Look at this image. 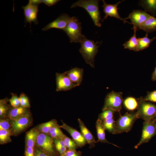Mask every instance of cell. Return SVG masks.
<instances>
[{"mask_svg":"<svg viewBox=\"0 0 156 156\" xmlns=\"http://www.w3.org/2000/svg\"><path fill=\"white\" fill-rule=\"evenodd\" d=\"M76 18L75 17H70L66 14H63L56 19L47 25L42 29L43 31H46L51 28H55L63 30L70 21Z\"/></svg>","mask_w":156,"mask_h":156,"instance_id":"obj_10","label":"cell"},{"mask_svg":"<svg viewBox=\"0 0 156 156\" xmlns=\"http://www.w3.org/2000/svg\"><path fill=\"white\" fill-rule=\"evenodd\" d=\"M11 125L10 121L7 119H1L0 120V130H11Z\"/></svg>","mask_w":156,"mask_h":156,"instance_id":"obj_35","label":"cell"},{"mask_svg":"<svg viewBox=\"0 0 156 156\" xmlns=\"http://www.w3.org/2000/svg\"><path fill=\"white\" fill-rule=\"evenodd\" d=\"M60 127L70 134L73 140L79 146H82L86 144V141L82 134L75 129L67 125L63 121L62 125Z\"/></svg>","mask_w":156,"mask_h":156,"instance_id":"obj_15","label":"cell"},{"mask_svg":"<svg viewBox=\"0 0 156 156\" xmlns=\"http://www.w3.org/2000/svg\"><path fill=\"white\" fill-rule=\"evenodd\" d=\"M11 97L9 100L11 106L13 107H16L20 106L19 97L16 94L11 93Z\"/></svg>","mask_w":156,"mask_h":156,"instance_id":"obj_34","label":"cell"},{"mask_svg":"<svg viewBox=\"0 0 156 156\" xmlns=\"http://www.w3.org/2000/svg\"><path fill=\"white\" fill-rule=\"evenodd\" d=\"M52 138L49 134L40 132L37 137L36 144L45 151L52 153L53 152Z\"/></svg>","mask_w":156,"mask_h":156,"instance_id":"obj_14","label":"cell"},{"mask_svg":"<svg viewBox=\"0 0 156 156\" xmlns=\"http://www.w3.org/2000/svg\"><path fill=\"white\" fill-rule=\"evenodd\" d=\"M55 145H58L63 146H66L64 141L62 140L55 138L54 140Z\"/></svg>","mask_w":156,"mask_h":156,"instance_id":"obj_42","label":"cell"},{"mask_svg":"<svg viewBox=\"0 0 156 156\" xmlns=\"http://www.w3.org/2000/svg\"><path fill=\"white\" fill-rule=\"evenodd\" d=\"M138 99L139 104L136 112L139 118L144 121L154 120L156 116V105L144 100L142 96Z\"/></svg>","mask_w":156,"mask_h":156,"instance_id":"obj_4","label":"cell"},{"mask_svg":"<svg viewBox=\"0 0 156 156\" xmlns=\"http://www.w3.org/2000/svg\"><path fill=\"white\" fill-rule=\"evenodd\" d=\"M124 0L119 1L117 3L114 4H107L104 0H102L103 5L101 7L103 8V11L105 15L103 19L102 22L107 18L108 16L114 17L118 19L123 21L124 23H126L131 24L125 18H122L119 15L118 12V5Z\"/></svg>","mask_w":156,"mask_h":156,"instance_id":"obj_13","label":"cell"},{"mask_svg":"<svg viewBox=\"0 0 156 156\" xmlns=\"http://www.w3.org/2000/svg\"><path fill=\"white\" fill-rule=\"evenodd\" d=\"M58 0H42V3L49 7L52 6L60 1Z\"/></svg>","mask_w":156,"mask_h":156,"instance_id":"obj_36","label":"cell"},{"mask_svg":"<svg viewBox=\"0 0 156 156\" xmlns=\"http://www.w3.org/2000/svg\"><path fill=\"white\" fill-rule=\"evenodd\" d=\"M34 156H35V155Z\"/></svg>","mask_w":156,"mask_h":156,"instance_id":"obj_49","label":"cell"},{"mask_svg":"<svg viewBox=\"0 0 156 156\" xmlns=\"http://www.w3.org/2000/svg\"><path fill=\"white\" fill-rule=\"evenodd\" d=\"M96 128L99 141L104 143L111 144L113 145L118 147L114 144L110 142L107 140L105 137V130L101 121L99 118L96 122Z\"/></svg>","mask_w":156,"mask_h":156,"instance_id":"obj_22","label":"cell"},{"mask_svg":"<svg viewBox=\"0 0 156 156\" xmlns=\"http://www.w3.org/2000/svg\"><path fill=\"white\" fill-rule=\"evenodd\" d=\"M57 123L56 120H52L38 125L36 128L40 133L48 134L51 128L58 125Z\"/></svg>","mask_w":156,"mask_h":156,"instance_id":"obj_26","label":"cell"},{"mask_svg":"<svg viewBox=\"0 0 156 156\" xmlns=\"http://www.w3.org/2000/svg\"><path fill=\"white\" fill-rule=\"evenodd\" d=\"M132 29L134 31L133 35L129 40L124 43L123 45L125 49L137 51L138 41V38L136 37V33L138 29L134 27H133Z\"/></svg>","mask_w":156,"mask_h":156,"instance_id":"obj_23","label":"cell"},{"mask_svg":"<svg viewBox=\"0 0 156 156\" xmlns=\"http://www.w3.org/2000/svg\"><path fill=\"white\" fill-rule=\"evenodd\" d=\"M139 5L143 8L145 11L150 13L153 16H156V0H140Z\"/></svg>","mask_w":156,"mask_h":156,"instance_id":"obj_18","label":"cell"},{"mask_svg":"<svg viewBox=\"0 0 156 156\" xmlns=\"http://www.w3.org/2000/svg\"><path fill=\"white\" fill-rule=\"evenodd\" d=\"M154 120H155L156 121V117H155V119H154Z\"/></svg>","mask_w":156,"mask_h":156,"instance_id":"obj_47","label":"cell"},{"mask_svg":"<svg viewBox=\"0 0 156 156\" xmlns=\"http://www.w3.org/2000/svg\"><path fill=\"white\" fill-rule=\"evenodd\" d=\"M101 121L105 130L112 134H116V121L114 118Z\"/></svg>","mask_w":156,"mask_h":156,"instance_id":"obj_27","label":"cell"},{"mask_svg":"<svg viewBox=\"0 0 156 156\" xmlns=\"http://www.w3.org/2000/svg\"><path fill=\"white\" fill-rule=\"evenodd\" d=\"M139 117L136 112H127L123 115H120L116 121V134L130 131L134 122Z\"/></svg>","mask_w":156,"mask_h":156,"instance_id":"obj_3","label":"cell"},{"mask_svg":"<svg viewBox=\"0 0 156 156\" xmlns=\"http://www.w3.org/2000/svg\"><path fill=\"white\" fill-rule=\"evenodd\" d=\"M99 1L97 0H80L73 3L71 8L81 7L84 8L89 14L94 25L97 27L101 26L100 13L99 8Z\"/></svg>","mask_w":156,"mask_h":156,"instance_id":"obj_2","label":"cell"},{"mask_svg":"<svg viewBox=\"0 0 156 156\" xmlns=\"http://www.w3.org/2000/svg\"><path fill=\"white\" fill-rule=\"evenodd\" d=\"M61 156H64V154H63V155H61Z\"/></svg>","mask_w":156,"mask_h":156,"instance_id":"obj_46","label":"cell"},{"mask_svg":"<svg viewBox=\"0 0 156 156\" xmlns=\"http://www.w3.org/2000/svg\"><path fill=\"white\" fill-rule=\"evenodd\" d=\"M63 134L62 130L52 133L49 135L53 138L59 139V138Z\"/></svg>","mask_w":156,"mask_h":156,"instance_id":"obj_41","label":"cell"},{"mask_svg":"<svg viewBox=\"0 0 156 156\" xmlns=\"http://www.w3.org/2000/svg\"><path fill=\"white\" fill-rule=\"evenodd\" d=\"M59 139L62 140L64 141L66 147L69 150H74L75 148L76 144L75 142L64 134L61 135Z\"/></svg>","mask_w":156,"mask_h":156,"instance_id":"obj_30","label":"cell"},{"mask_svg":"<svg viewBox=\"0 0 156 156\" xmlns=\"http://www.w3.org/2000/svg\"><path fill=\"white\" fill-rule=\"evenodd\" d=\"M145 101L156 103V90L151 92L147 91L146 96L142 97Z\"/></svg>","mask_w":156,"mask_h":156,"instance_id":"obj_33","label":"cell"},{"mask_svg":"<svg viewBox=\"0 0 156 156\" xmlns=\"http://www.w3.org/2000/svg\"><path fill=\"white\" fill-rule=\"evenodd\" d=\"M101 42H95L93 40H88L86 37L80 42L81 47L79 51L87 64L92 68L94 67V58L98 52Z\"/></svg>","mask_w":156,"mask_h":156,"instance_id":"obj_1","label":"cell"},{"mask_svg":"<svg viewBox=\"0 0 156 156\" xmlns=\"http://www.w3.org/2000/svg\"><path fill=\"white\" fill-rule=\"evenodd\" d=\"M122 94L121 92L114 91L108 93L105 98L102 111L110 109L116 112H120L122 108L124 100Z\"/></svg>","mask_w":156,"mask_h":156,"instance_id":"obj_6","label":"cell"},{"mask_svg":"<svg viewBox=\"0 0 156 156\" xmlns=\"http://www.w3.org/2000/svg\"><path fill=\"white\" fill-rule=\"evenodd\" d=\"M55 77L56 91H68L77 86L64 73H57Z\"/></svg>","mask_w":156,"mask_h":156,"instance_id":"obj_12","label":"cell"},{"mask_svg":"<svg viewBox=\"0 0 156 156\" xmlns=\"http://www.w3.org/2000/svg\"><path fill=\"white\" fill-rule=\"evenodd\" d=\"M151 16L145 11L134 10L125 19H130L131 24L133 25V27L138 30L141 25Z\"/></svg>","mask_w":156,"mask_h":156,"instance_id":"obj_11","label":"cell"},{"mask_svg":"<svg viewBox=\"0 0 156 156\" xmlns=\"http://www.w3.org/2000/svg\"><path fill=\"white\" fill-rule=\"evenodd\" d=\"M8 101V99L7 98L0 100V116L1 117H5L7 114H8L10 109V107L9 105L7 103Z\"/></svg>","mask_w":156,"mask_h":156,"instance_id":"obj_28","label":"cell"},{"mask_svg":"<svg viewBox=\"0 0 156 156\" xmlns=\"http://www.w3.org/2000/svg\"><path fill=\"white\" fill-rule=\"evenodd\" d=\"M155 129H156V123H155Z\"/></svg>","mask_w":156,"mask_h":156,"instance_id":"obj_48","label":"cell"},{"mask_svg":"<svg viewBox=\"0 0 156 156\" xmlns=\"http://www.w3.org/2000/svg\"><path fill=\"white\" fill-rule=\"evenodd\" d=\"M82 27L77 18L70 21L63 30L69 37L70 42L80 43L85 37L81 34Z\"/></svg>","mask_w":156,"mask_h":156,"instance_id":"obj_7","label":"cell"},{"mask_svg":"<svg viewBox=\"0 0 156 156\" xmlns=\"http://www.w3.org/2000/svg\"><path fill=\"white\" fill-rule=\"evenodd\" d=\"M31 2L36 5H39V4H40L41 3H42V0H31Z\"/></svg>","mask_w":156,"mask_h":156,"instance_id":"obj_45","label":"cell"},{"mask_svg":"<svg viewBox=\"0 0 156 156\" xmlns=\"http://www.w3.org/2000/svg\"><path fill=\"white\" fill-rule=\"evenodd\" d=\"M25 154V156H34V148L26 146Z\"/></svg>","mask_w":156,"mask_h":156,"instance_id":"obj_37","label":"cell"},{"mask_svg":"<svg viewBox=\"0 0 156 156\" xmlns=\"http://www.w3.org/2000/svg\"><path fill=\"white\" fill-rule=\"evenodd\" d=\"M116 112L110 109H107L103 111L99 115V119L101 120L114 118V115Z\"/></svg>","mask_w":156,"mask_h":156,"instance_id":"obj_31","label":"cell"},{"mask_svg":"<svg viewBox=\"0 0 156 156\" xmlns=\"http://www.w3.org/2000/svg\"><path fill=\"white\" fill-rule=\"evenodd\" d=\"M55 147L57 150L61 155L64 154L66 152V147L58 145H55Z\"/></svg>","mask_w":156,"mask_h":156,"instance_id":"obj_39","label":"cell"},{"mask_svg":"<svg viewBox=\"0 0 156 156\" xmlns=\"http://www.w3.org/2000/svg\"><path fill=\"white\" fill-rule=\"evenodd\" d=\"M155 37L151 39L148 37V33L145 36L138 38V46L137 51H140L146 49L149 47L151 43L155 39Z\"/></svg>","mask_w":156,"mask_h":156,"instance_id":"obj_25","label":"cell"},{"mask_svg":"<svg viewBox=\"0 0 156 156\" xmlns=\"http://www.w3.org/2000/svg\"><path fill=\"white\" fill-rule=\"evenodd\" d=\"M78 121L81 134L86 142L89 144L95 143L96 142L93 136L83 122L80 119H78Z\"/></svg>","mask_w":156,"mask_h":156,"instance_id":"obj_20","label":"cell"},{"mask_svg":"<svg viewBox=\"0 0 156 156\" xmlns=\"http://www.w3.org/2000/svg\"><path fill=\"white\" fill-rule=\"evenodd\" d=\"M64 73L77 86L81 84L83 75V68L76 67L66 71Z\"/></svg>","mask_w":156,"mask_h":156,"instance_id":"obj_16","label":"cell"},{"mask_svg":"<svg viewBox=\"0 0 156 156\" xmlns=\"http://www.w3.org/2000/svg\"><path fill=\"white\" fill-rule=\"evenodd\" d=\"M40 133L36 128H33L26 133L25 137L26 146L34 148Z\"/></svg>","mask_w":156,"mask_h":156,"instance_id":"obj_17","label":"cell"},{"mask_svg":"<svg viewBox=\"0 0 156 156\" xmlns=\"http://www.w3.org/2000/svg\"><path fill=\"white\" fill-rule=\"evenodd\" d=\"M35 156H49L47 154L40 149H36L34 152Z\"/></svg>","mask_w":156,"mask_h":156,"instance_id":"obj_38","label":"cell"},{"mask_svg":"<svg viewBox=\"0 0 156 156\" xmlns=\"http://www.w3.org/2000/svg\"><path fill=\"white\" fill-rule=\"evenodd\" d=\"M60 127L58 125L52 127L49 131L48 134L49 135L61 130L60 129Z\"/></svg>","mask_w":156,"mask_h":156,"instance_id":"obj_40","label":"cell"},{"mask_svg":"<svg viewBox=\"0 0 156 156\" xmlns=\"http://www.w3.org/2000/svg\"><path fill=\"white\" fill-rule=\"evenodd\" d=\"M19 98L21 106L27 108L30 107V105L29 99L25 93H22Z\"/></svg>","mask_w":156,"mask_h":156,"instance_id":"obj_32","label":"cell"},{"mask_svg":"<svg viewBox=\"0 0 156 156\" xmlns=\"http://www.w3.org/2000/svg\"><path fill=\"white\" fill-rule=\"evenodd\" d=\"M123 104L125 108L128 111L131 112L137 110L139 104L138 99L133 96H128L123 100Z\"/></svg>","mask_w":156,"mask_h":156,"instance_id":"obj_21","label":"cell"},{"mask_svg":"<svg viewBox=\"0 0 156 156\" xmlns=\"http://www.w3.org/2000/svg\"><path fill=\"white\" fill-rule=\"evenodd\" d=\"M27 108L21 106L11 109L8 114V118L10 120L16 119L25 113L28 110Z\"/></svg>","mask_w":156,"mask_h":156,"instance_id":"obj_24","label":"cell"},{"mask_svg":"<svg viewBox=\"0 0 156 156\" xmlns=\"http://www.w3.org/2000/svg\"><path fill=\"white\" fill-rule=\"evenodd\" d=\"M64 156H78L77 154L74 150H69L64 154Z\"/></svg>","mask_w":156,"mask_h":156,"instance_id":"obj_43","label":"cell"},{"mask_svg":"<svg viewBox=\"0 0 156 156\" xmlns=\"http://www.w3.org/2000/svg\"><path fill=\"white\" fill-rule=\"evenodd\" d=\"M38 6L39 5L33 3L31 0H30L27 5L22 7L23 10L25 25L27 23H29L30 28L32 22L35 25L38 23L37 15L39 11Z\"/></svg>","mask_w":156,"mask_h":156,"instance_id":"obj_9","label":"cell"},{"mask_svg":"<svg viewBox=\"0 0 156 156\" xmlns=\"http://www.w3.org/2000/svg\"><path fill=\"white\" fill-rule=\"evenodd\" d=\"M156 66L154 71L153 72L151 77L152 80L153 81H156V61L155 62Z\"/></svg>","mask_w":156,"mask_h":156,"instance_id":"obj_44","label":"cell"},{"mask_svg":"<svg viewBox=\"0 0 156 156\" xmlns=\"http://www.w3.org/2000/svg\"><path fill=\"white\" fill-rule=\"evenodd\" d=\"M156 121L153 120L149 121H144L143 123L141 137L139 142L135 146L138 148L142 144L148 142L155 135Z\"/></svg>","mask_w":156,"mask_h":156,"instance_id":"obj_8","label":"cell"},{"mask_svg":"<svg viewBox=\"0 0 156 156\" xmlns=\"http://www.w3.org/2000/svg\"><path fill=\"white\" fill-rule=\"evenodd\" d=\"M12 135L11 130H0V143L4 144L10 142V136Z\"/></svg>","mask_w":156,"mask_h":156,"instance_id":"obj_29","label":"cell"},{"mask_svg":"<svg viewBox=\"0 0 156 156\" xmlns=\"http://www.w3.org/2000/svg\"><path fill=\"white\" fill-rule=\"evenodd\" d=\"M139 29L142 30L148 34L155 31L156 18L151 16L141 25Z\"/></svg>","mask_w":156,"mask_h":156,"instance_id":"obj_19","label":"cell"},{"mask_svg":"<svg viewBox=\"0 0 156 156\" xmlns=\"http://www.w3.org/2000/svg\"><path fill=\"white\" fill-rule=\"evenodd\" d=\"M12 135L17 136L26 130L31 124V114L28 110L17 118L10 120Z\"/></svg>","mask_w":156,"mask_h":156,"instance_id":"obj_5","label":"cell"}]
</instances>
